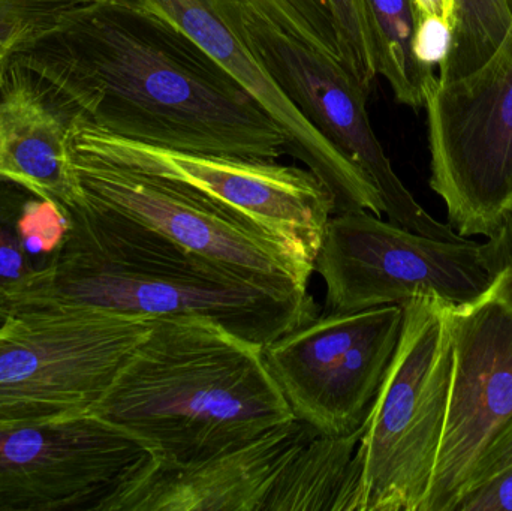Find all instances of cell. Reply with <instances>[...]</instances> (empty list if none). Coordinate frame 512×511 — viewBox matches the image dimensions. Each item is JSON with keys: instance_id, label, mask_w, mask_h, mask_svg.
Listing matches in <instances>:
<instances>
[{"instance_id": "6da1fadb", "label": "cell", "mask_w": 512, "mask_h": 511, "mask_svg": "<svg viewBox=\"0 0 512 511\" xmlns=\"http://www.w3.org/2000/svg\"><path fill=\"white\" fill-rule=\"evenodd\" d=\"M12 59L68 126L182 152L291 156L285 131L194 39L117 0L81 6Z\"/></svg>"}, {"instance_id": "7a4b0ae2", "label": "cell", "mask_w": 512, "mask_h": 511, "mask_svg": "<svg viewBox=\"0 0 512 511\" xmlns=\"http://www.w3.org/2000/svg\"><path fill=\"white\" fill-rule=\"evenodd\" d=\"M93 413L168 467L240 449L295 420L262 347L198 318H153Z\"/></svg>"}, {"instance_id": "3957f363", "label": "cell", "mask_w": 512, "mask_h": 511, "mask_svg": "<svg viewBox=\"0 0 512 511\" xmlns=\"http://www.w3.org/2000/svg\"><path fill=\"white\" fill-rule=\"evenodd\" d=\"M69 216L48 305L198 318L262 348L319 315L310 294L283 297L239 281L84 197Z\"/></svg>"}, {"instance_id": "277c9868", "label": "cell", "mask_w": 512, "mask_h": 511, "mask_svg": "<svg viewBox=\"0 0 512 511\" xmlns=\"http://www.w3.org/2000/svg\"><path fill=\"white\" fill-rule=\"evenodd\" d=\"M450 306L427 294L402 303L399 345L354 456L351 511H423L450 399Z\"/></svg>"}, {"instance_id": "5b68a950", "label": "cell", "mask_w": 512, "mask_h": 511, "mask_svg": "<svg viewBox=\"0 0 512 511\" xmlns=\"http://www.w3.org/2000/svg\"><path fill=\"white\" fill-rule=\"evenodd\" d=\"M150 323L78 306L15 312L0 330V422L93 413Z\"/></svg>"}, {"instance_id": "8992f818", "label": "cell", "mask_w": 512, "mask_h": 511, "mask_svg": "<svg viewBox=\"0 0 512 511\" xmlns=\"http://www.w3.org/2000/svg\"><path fill=\"white\" fill-rule=\"evenodd\" d=\"M71 147L195 195L285 246L313 273L334 198L310 170L267 159L164 149L69 125Z\"/></svg>"}, {"instance_id": "52a82bcc", "label": "cell", "mask_w": 512, "mask_h": 511, "mask_svg": "<svg viewBox=\"0 0 512 511\" xmlns=\"http://www.w3.org/2000/svg\"><path fill=\"white\" fill-rule=\"evenodd\" d=\"M430 186L463 237L496 233L512 206V24L471 74L424 93Z\"/></svg>"}, {"instance_id": "ba28073f", "label": "cell", "mask_w": 512, "mask_h": 511, "mask_svg": "<svg viewBox=\"0 0 512 511\" xmlns=\"http://www.w3.org/2000/svg\"><path fill=\"white\" fill-rule=\"evenodd\" d=\"M313 272L324 281L327 314L402 305L426 294L471 302L496 276L481 243L423 236L367 210L328 219Z\"/></svg>"}, {"instance_id": "9c48e42d", "label": "cell", "mask_w": 512, "mask_h": 511, "mask_svg": "<svg viewBox=\"0 0 512 511\" xmlns=\"http://www.w3.org/2000/svg\"><path fill=\"white\" fill-rule=\"evenodd\" d=\"M119 2L180 27L254 96L288 135L292 149L307 150L321 140L318 129L283 95L271 74L298 48L318 51L348 71L330 0Z\"/></svg>"}, {"instance_id": "30bf717a", "label": "cell", "mask_w": 512, "mask_h": 511, "mask_svg": "<svg viewBox=\"0 0 512 511\" xmlns=\"http://www.w3.org/2000/svg\"><path fill=\"white\" fill-rule=\"evenodd\" d=\"M84 200L203 263L283 297L307 296L312 272L252 225L164 182L71 147Z\"/></svg>"}, {"instance_id": "8fae6325", "label": "cell", "mask_w": 512, "mask_h": 511, "mask_svg": "<svg viewBox=\"0 0 512 511\" xmlns=\"http://www.w3.org/2000/svg\"><path fill=\"white\" fill-rule=\"evenodd\" d=\"M402 305L318 315L262 348L295 419L318 434L363 428L402 333Z\"/></svg>"}, {"instance_id": "7c38bea8", "label": "cell", "mask_w": 512, "mask_h": 511, "mask_svg": "<svg viewBox=\"0 0 512 511\" xmlns=\"http://www.w3.org/2000/svg\"><path fill=\"white\" fill-rule=\"evenodd\" d=\"M495 275L480 297L450 306V399L423 511L456 509L478 462L512 420V291L504 272Z\"/></svg>"}, {"instance_id": "4fadbf2b", "label": "cell", "mask_w": 512, "mask_h": 511, "mask_svg": "<svg viewBox=\"0 0 512 511\" xmlns=\"http://www.w3.org/2000/svg\"><path fill=\"white\" fill-rule=\"evenodd\" d=\"M150 461L140 441L95 413L0 422V511H105Z\"/></svg>"}, {"instance_id": "5bb4252c", "label": "cell", "mask_w": 512, "mask_h": 511, "mask_svg": "<svg viewBox=\"0 0 512 511\" xmlns=\"http://www.w3.org/2000/svg\"><path fill=\"white\" fill-rule=\"evenodd\" d=\"M316 434L295 419L240 449L188 467L159 465L152 458L105 511H262L277 474Z\"/></svg>"}, {"instance_id": "9a60e30c", "label": "cell", "mask_w": 512, "mask_h": 511, "mask_svg": "<svg viewBox=\"0 0 512 511\" xmlns=\"http://www.w3.org/2000/svg\"><path fill=\"white\" fill-rule=\"evenodd\" d=\"M69 230V210L0 177V306L18 312L50 303Z\"/></svg>"}, {"instance_id": "2e32d148", "label": "cell", "mask_w": 512, "mask_h": 511, "mask_svg": "<svg viewBox=\"0 0 512 511\" xmlns=\"http://www.w3.org/2000/svg\"><path fill=\"white\" fill-rule=\"evenodd\" d=\"M363 428L343 437L316 434L277 474L262 511H351L358 474L354 456Z\"/></svg>"}, {"instance_id": "e0dca14e", "label": "cell", "mask_w": 512, "mask_h": 511, "mask_svg": "<svg viewBox=\"0 0 512 511\" xmlns=\"http://www.w3.org/2000/svg\"><path fill=\"white\" fill-rule=\"evenodd\" d=\"M373 44L376 72L390 84L394 98L412 108L424 107V93L438 80L414 54L418 15L412 0H364Z\"/></svg>"}, {"instance_id": "ac0fdd59", "label": "cell", "mask_w": 512, "mask_h": 511, "mask_svg": "<svg viewBox=\"0 0 512 511\" xmlns=\"http://www.w3.org/2000/svg\"><path fill=\"white\" fill-rule=\"evenodd\" d=\"M512 24V0H456L450 53L438 80H456L483 65L504 41Z\"/></svg>"}, {"instance_id": "d6986e66", "label": "cell", "mask_w": 512, "mask_h": 511, "mask_svg": "<svg viewBox=\"0 0 512 511\" xmlns=\"http://www.w3.org/2000/svg\"><path fill=\"white\" fill-rule=\"evenodd\" d=\"M92 2L95 0H0V45L21 50Z\"/></svg>"}, {"instance_id": "ffe728a7", "label": "cell", "mask_w": 512, "mask_h": 511, "mask_svg": "<svg viewBox=\"0 0 512 511\" xmlns=\"http://www.w3.org/2000/svg\"><path fill=\"white\" fill-rule=\"evenodd\" d=\"M349 74L367 93L376 72L375 44L364 0H330Z\"/></svg>"}, {"instance_id": "44dd1931", "label": "cell", "mask_w": 512, "mask_h": 511, "mask_svg": "<svg viewBox=\"0 0 512 511\" xmlns=\"http://www.w3.org/2000/svg\"><path fill=\"white\" fill-rule=\"evenodd\" d=\"M453 27L436 17H418L415 30L414 54L427 71L435 72L450 53Z\"/></svg>"}, {"instance_id": "7402d4cb", "label": "cell", "mask_w": 512, "mask_h": 511, "mask_svg": "<svg viewBox=\"0 0 512 511\" xmlns=\"http://www.w3.org/2000/svg\"><path fill=\"white\" fill-rule=\"evenodd\" d=\"M454 511H512V467L466 492Z\"/></svg>"}, {"instance_id": "603a6c76", "label": "cell", "mask_w": 512, "mask_h": 511, "mask_svg": "<svg viewBox=\"0 0 512 511\" xmlns=\"http://www.w3.org/2000/svg\"><path fill=\"white\" fill-rule=\"evenodd\" d=\"M24 80V69L9 59L0 66V165L11 138L15 102Z\"/></svg>"}, {"instance_id": "cb8c5ba5", "label": "cell", "mask_w": 512, "mask_h": 511, "mask_svg": "<svg viewBox=\"0 0 512 511\" xmlns=\"http://www.w3.org/2000/svg\"><path fill=\"white\" fill-rule=\"evenodd\" d=\"M512 467V420L495 438L475 468L468 492Z\"/></svg>"}, {"instance_id": "d4e9b609", "label": "cell", "mask_w": 512, "mask_h": 511, "mask_svg": "<svg viewBox=\"0 0 512 511\" xmlns=\"http://www.w3.org/2000/svg\"><path fill=\"white\" fill-rule=\"evenodd\" d=\"M481 254L493 273L507 275L512 291V213H507L496 233L486 243H481Z\"/></svg>"}, {"instance_id": "484cf974", "label": "cell", "mask_w": 512, "mask_h": 511, "mask_svg": "<svg viewBox=\"0 0 512 511\" xmlns=\"http://www.w3.org/2000/svg\"><path fill=\"white\" fill-rule=\"evenodd\" d=\"M418 17H436L447 21L454 29L456 0H412Z\"/></svg>"}, {"instance_id": "4316f807", "label": "cell", "mask_w": 512, "mask_h": 511, "mask_svg": "<svg viewBox=\"0 0 512 511\" xmlns=\"http://www.w3.org/2000/svg\"><path fill=\"white\" fill-rule=\"evenodd\" d=\"M14 314L15 312L9 311V309L0 306V330H2L3 327L6 326V323H8V321L11 320V317Z\"/></svg>"}, {"instance_id": "83f0119b", "label": "cell", "mask_w": 512, "mask_h": 511, "mask_svg": "<svg viewBox=\"0 0 512 511\" xmlns=\"http://www.w3.org/2000/svg\"><path fill=\"white\" fill-rule=\"evenodd\" d=\"M14 53L15 51L12 50V48L5 47V45H0V66H2L3 63L8 62Z\"/></svg>"}, {"instance_id": "f1b7e54d", "label": "cell", "mask_w": 512, "mask_h": 511, "mask_svg": "<svg viewBox=\"0 0 512 511\" xmlns=\"http://www.w3.org/2000/svg\"><path fill=\"white\" fill-rule=\"evenodd\" d=\"M510 213H512V206H511V209H510Z\"/></svg>"}]
</instances>
